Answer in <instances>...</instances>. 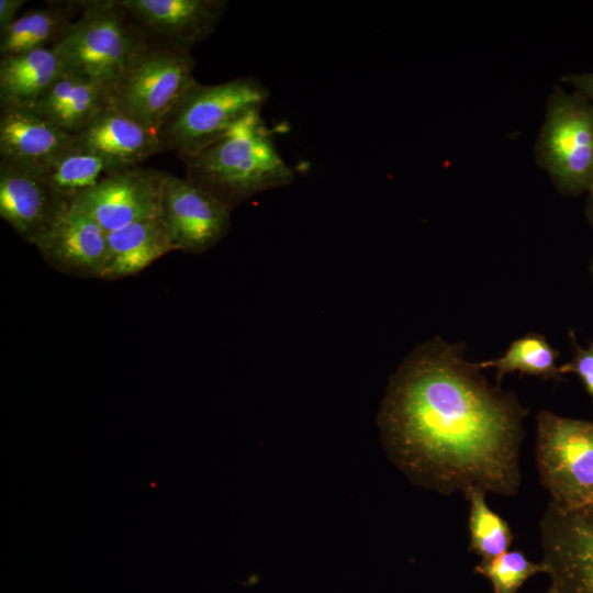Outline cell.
Here are the masks:
<instances>
[{
  "mask_svg": "<svg viewBox=\"0 0 593 593\" xmlns=\"http://www.w3.org/2000/svg\"><path fill=\"white\" fill-rule=\"evenodd\" d=\"M535 455L551 502L568 507L593 504V421L540 411Z\"/></svg>",
  "mask_w": 593,
  "mask_h": 593,
  "instance_id": "7",
  "label": "cell"
},
{
  "mask_svg": "<svg viewBox=\"0 0 593 593\" xmlns=\"http://www.w3.org/2000/svg\"><path fill=\"white\" fill-rule=\"evenodd\" d=\"M535 157L560 192L588 191L593 181V105L583 94L552 88Z\"/></svg>",
  "mask_w": 593,
  "mask_h": 593,
  "instance_id": "5",
  "label": "cell"
},
{
  "mask_svg": "<svg viewBox=\"0 0 593 593\" xmlns=\"http://www.w3.org/2000/svg\"><path fill=\"white\" fill-rule=\"evenodd\" d=\"M560 80L583 94L593 105V71L566 74Z\"/></svg>",
  "mask_w": 593,
  "mask_h": 593,
  "instance_id": "25",
  "label": "cell"
},
{
  "mask_svg": "<svg viewBox=\"0 0 593 593\" xmlns=\"http://www.w3.org/2000/svg\"><path fill=\"white\" fill-rule=\"evenodd\" d=\"M43 167L54 189L70 204L77 197L93 188L107 174L121 168L75 142L43 164Z\"/></svg>",
  "mask_w": 593,
  "mask_h": 593,
  "instance_id": "20",
  "label": "cell"
},
{
  "mask_svg": "<svg viewBox=\"0 0 593 593\" xmlns=\"http://www.w3.org/2000/svg\"><path fill=\"white\" fill-rule=\"evenodd\" d=\"M149 43L119 0H92L52 47L64 70L111 91Z\"/></svg>",
  "mask_w": 593,
  "mask_h": 593,
  "instance_id": "4",
  "label": "cell"
},
{
  "mask_svg": "<svg viewBox=\"0 0 593 593\" xmlns=\"http://www.w3.org/2000/svg\"><path fill=\"white\" fill-rule=\"evenodd\" d=\"M474 571L491 582L494 593H516L530 577L545 572V567L528 560L521 550H507L482 559Z\"/></svg>",
  "mask_w": 593,
  "mask_h": 593,
  "instance_id": "23",
  "label": "cell"
},
{
  "mask_svg": "<svg viewBox=\"0 0 593 593\" xmlns=\"http://www.w3.org/2000/svg\"><path fill=\"white\" fill-rule=\"evenodd\" d=\"M485 493L480 489H471L465 496L470 506V550L482 559H491L506 552L514 536L507 522L489 507Z\"/></svg>",
  "mask_w": 593,
  "mask_h": 593,
  "instance_id": "22",
  "label": "cell"
},
{
  "mask_svg": "<svg viewBox=\"0 0 593 593\" xmlns=\"http://www.w3.org/2000/svg\"><path fill=\"white\" fill-rule=\"evenodd\" d=\"M107 239L108 232L70 204L35 246L46 264L55 270L79 278L100 279L105 262Z\"/></svg>",
  "mask_w": 593,
  "mask_h": 593,
  "instance_id": "13",
  "label": "cell"
},
{
  "mask_svg": "<svg viewBox=\"0 0 593 593\" xmlns=\"http://www.w3.org/2000/svg\"><path fill=\"white\" fill-rule=\"evenodd\" d=\"M560 374L575 373L593 399V340L586 347L575 346L573 358L559 367Z\"/></svg>",
  "mask_w": 593,
  "mask_h": 593,
  "instance_id": "24",
  "label": "cell"
},
{
  "mask_svg": "<svg viewBox=\"0 0 593 593\" xmlns=\"http://www.w3.org/2000/svg\"><path fill=\"white\" fill-rule=\"evenodd\" d=\"M542 561L557 593H593V504L550 502L540 521Z\"/></svg>",
  "mask_w": 593,
  "mask_h": 593,
  "instance_id": "8",
  "label": "cell"
},
{
  "mask_svg": "<svg viewBox=\"0 0 593 593\" xmlns=\"http://www.w3.org/2000/svg\"><path fill=\"white\" fill-rule=\"evenodd\" d=\"M170 251L174 248L160 216L109 232L100 279L113 281L137 275Z\"/></svg>",
  "mask_w": 593,
  "mask_h": 593,
  "instance_id": "16",
  "label": "cell"
},
{
  "mask_svg": "<svg viewBox=\"0 0 593 593\" xmlns=\"http://www.w3.org/2000/svg\"><path fill=\"white\" fill-rule=\"evenodd\" d=\"M591 273H592V279H593V260H592V264H591Z\"/></svg>",
  "mask_w": 593,
  "mask_h": 593,
  "instance_id": "29",
  "label": "cell"
},
{
  "mask_svg": "<svg viewBox=\"0 0 593 593\" xmlns=\"http://www.w3.org/2000/svg\"><path fill=\"white\" fill-rule=\"evenodd\" d=\"M527 411L492 387L463 348L437 337L391 377L377 416L391 461L414 484L441 494L480 489L514 495Z\"/></svg>",
  "mask_w": 593,
  "mask_h": 593,
  "instance_id": "1",
  "label": "cell"
},
{
  "mask_svg": "<svg viewBox=\"0 0 593 593\" xmlns=\"http://www.w3.org/2000/svg\"><path fill=\"white\" fill-rule=\"evenodd\" d=\"M546 593H557L551 586Z\"/></svg>",
  "mask_w": 593,
  "mask_h": 593,
  "instance_id": "28",
  "label": "cell"
},
{
  "mask_svg": "<svg viewBox=\"0 0 593 593\" xmlns=\"http://www.w3.org/2000/svg\"><path fill=\"white\" fill-rule=\"evenodd\" d=\"M269 89L251 76L215 83L194 81L178 99L156 134L165 152L190 156L221 138L247 114L261 111Z\"/></svg>",
  "mask_w": 593,
  "mask_h": 593,
  "instance_id": "3",
  "label": "cell"
},
{
  "mask_svg": "<svg viewBox=\"0 0 593 593\" xmlns=\"http://www.w3.org/2000/svg\"><path fill=\"white\" fill-rule=\"evenodd\" d=\"M110 104V89L63 69L33 110L65 133L75 135Z\"/></svg>",
  "mask_w": 593,
  "mask_h": 593,
  "instance_id": "15",
  "label": "cell"
},
{
  "mask_svg": "<svg viewBox=\"0 0 593 593\" xmlns=\"http://www.w3.org/2000/svg\"><path fill=\"white\" fill-rule=\"evenodd\" d=\"M61 71L52 46L1 57L0 109H33Z\"/></svg>",
  "mask_w": 593,
  "mask_h": 593,
  "instance_id": "18",
  "label": "cell"
},
{
  "mask_svg": "<svg viewBox=\"0 0 593 593\" xmlns=\"http://www.w3.org/2000/svg\"><path fill=\"white\" fill-rule=\"evenodd\" d=\"M72 136L78 146L105 157L121 168L142 165L147 158L165 152L155 131L110 104Z\"/></svg>",
  "mask_w": 593,
  "mask_h": 593,
  "instance_id": "14",
  "label": "cell"
},
{
  "mask_svg": "<svg viewBox=\"0 0 593 593\" xmlns=\"http://www.w3.org/2000/svg\"><path fill=\"white\" fill-rule=\"evenodd\" d=\"M558 351L539 334H528L514 340L500 358L481 361V369L496 370V382L500 384L506 373L521 372L541 379L559 378L556 363Z\"/></svg>",
  "mask_w": 593,
  "mask_h": 593,
  "instance_id": "21",
  "label": "cell"
},
{
  "mask_svg": "<svg viewBox=\"0 0 593 593\" xmlns=\"http://www.w3.org/2000/svg\"><path fill=\"white\" fill-rule=\"evenodd\" d=\"M231 212L186 178L166 172L160 217L174 251L202 254L216 246L230 230Z\"/></svg>",
  "mask_w": 593,
  "mask_h": 593,
  "instance_id": "11",
  "label": "cell"
},
{
  "mask_svg": "<svg viewBox=\"0 0 593 593\" xmlns=\"http://www.w3.org/2000/svg\"><path fill=\"white\" fill-rule=\"evenodd\" d=\"M191 52L149 43L110 91V105L157 131L184 91L197 81Z\"/></svg>",
  "mask_w": 593,
  "mask_h": 593,
  "instance_id": "6",
  "label": "cell"
},
{
  "mask_svg": "<svg viewBox=\"0 0 593 593\" xmlns=\"http://www.w3.org/2000/svg\"><path fill=\"white\" fill-rule=\"evenodd\" d=\"M150 43L181 51L210 37L227 9L225 0H119Z\"/></svg>",
  "mask_w": 593,
  "mask_h": 593,
  "instance_id": "12",
  "label": "cell"
},
{
  "mask_svg": "<svg viewBox=\"0 0 593 593\" xmlns=\"http://www.w3.org/2000/svg\"><path fill=\"white\" fill-rule=\"evenodd\" d=\"M72 144V135L33 110L0 109L1 158L43 165Z\"/></svg>",
  "mask_w": 593,
  "mask_h": 593,
  "instance_id": "17",
  "label": "cell"
},
{
  "mask_svg": "<svg viewBox=\"0 0 593 593\" xmlns=\"http://www.w3.org/2000/svg\"><path fill=\"white\" fill-rule=\"evenodd\" d=\"M25 0H0V31L5 30L19 15Z\"/></svg>",
  "mask_w": 593,
  "mask_h": 593,
  "instance_id": "26",
  "label": "cell"
},
{
  "mask_svg": "<svg viewBox=\"0 0 593 593\" xmlns=\"http://www.w3.org/2000/svg\"><path fill=\"white\" fill-rule=\"evenodd\" d=\"M179 158L184 165V178L231 211L259 193L295 180L261 111L247 114L199 153Z\"/></svg>",
  "mask_w": 593,
  "mask_h": 593,
  "instance_id": "2",
  "label": "cell"
},
{
  "mask_svg": "<svg viewBox=\"0 0 593 593\" xmlns=\"http://www.w3.org/2000/svg\"><path fill=\"white\" fill-rule=\"evenodd\" d=\"M588 198L585 202V216L590 225L593 227V181L588 189Z\"/></svg>",
  "mask_w": 593,
  "mask_h": 593,
  "instance_id": "27",
  "label": "cell"
},
{
  "mask_svg": "<svg viewBox=\"0 0 593 593\" xmlns=\"http://www.w3.org/2000/svg\"><path fill=\"white\" fill-rule=\"evenodd\" d=\"M69 208L43 165L0 159V216L26 243L35 245Z\"/></svg>",
  "mask_w": 593,
  "mask_h": 593,
  "instance_id": "10",
  "label": "cell"
},
{
  "mask_svg": "<svg viewBox=\"0 0 593 593\" xmlns=\"http://www.w3.org/2000/svg\"><path fill=\"white\" fill-rule=\"evenodd\" d=\"M166 171L142 165L107 174L71 205L93 219L105 232L160 216Z\"/></svg>",
  "mask_w": 593,
  "mask_h": 593,
  "instance_id": "9",
  "label": "cell"
},
{
  "mask_svg": "<svg viewBox=\"0 0 593 593\" xmlns=\"http://www.w3.org/2000/svg\"><path fill=\"white\" fill-rule=\"evenodd\" d=\"M90 1H54L19 15L0 31L1 57L51 47L61 40Z\"/></svg>",
  "mask_w": 593,
  "mask_h": 593,
  "instance_id": "19",
  "label": "cell"
}]
</instances>
